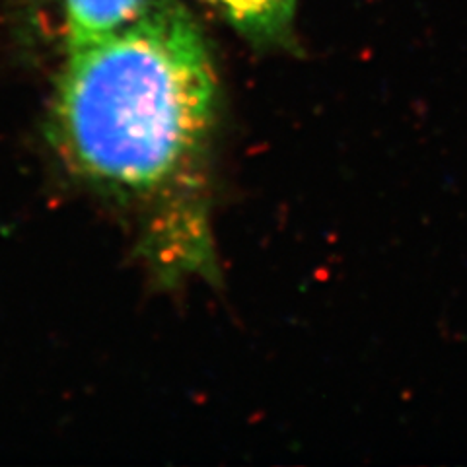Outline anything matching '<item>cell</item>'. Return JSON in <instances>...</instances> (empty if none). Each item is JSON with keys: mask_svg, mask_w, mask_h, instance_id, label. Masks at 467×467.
Returning a JSON list of instances; mask_svg holds the SVG:
<instances>
[{"mask_svg": "<svg viewBox=\"0 0 467 467\" xmlns=\"http://www.w3.org/2000/svg\"><path fill=\"white\" fill-rule=\"evenodd\" d=\"M218 82L197 22L149 0L111 36L68 49L53 137L82 178L149 209L144 250L168 281L214 276L209 226Z\"/></svg>", "mask_w": 467, "mask_h": 467, "instance_id": "obj_1", "label": "cell"}, {"mask_svg": "<svg viewBox=\"0 0 467 467\" xmlns=\"http://www.w3.org/2000/svg\"><path fill=\"white\" fill-rule=\"evenodd\" d=\"M257 46H279L292 34L296 0H202Z\"/></svg>", "mask_w": 467, "mask_h": 467, "instance_id": "obj_2", "label": "cell"}, {"mask_svg": "<svg viewBox=\"0 0 467 467\" xmlns=\"http://www.w3.org/2000/svg\"><path fill=\"white\" fill-rule=\"evenodd\" d=\"M146 5L149 0H65L67 47L77 49L111 36L133 22Z\"/></svg>", "mask_w": 467, "mask_h": 467, "instance_id": "obj_3", "label": "cell"}]
</instances>
